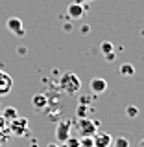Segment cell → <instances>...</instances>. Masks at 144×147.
Listing matches in <instances>:
<instances>
[{
  "instance_id": "1",
  "label": "cell",
  "mask_w": 144,
  "mask_h": 147,
  "mask_svg": "<svg viewBox=\"0 0 144 147\" xmlns=\"http://www.w3.org/2000/svg\"><path fill=\"white\" fill-rule=\"evenodd\" d=\"M59 88H61L67 96H72V94H78L81 88V81L80 77L76 76L74 72H65L61 76V79H59Z\"/></svg>"
},
{
  "instance_id": "2",
  "label": "cell",
  "mask_w": 144,
  "mask_h": 147,
  "mask_svg": "<svg viewBox=\"0 0 144 147\" xmlns=\"http://www.w3.org/2000/svg\"><path fill=\"white\" fill-rule=\"evenodd\" d=\"M8 131H9V132H13L15 136H26L28 132H30V125H28V119H26V118L17 116L15 119H13V121H9Z\"/></svg>"
},
{
  "instance_id": "3",
  "label": "cell",
  "mask_w": 144,
  "mask_h": 147,
  "mask_svg": "<svg viewBox=\"0 0 144 147\" xmlns=\"http://www.w3.org/2000/svg\"><path fill=\"white\" fill-rule=\"evenodd\" d=\"M6 28L9 31H11L15 37H24L26 33V30H24V24H22V20L18 17H11V18H8L6 20Z\"/></svg>"
},
{
  "instance_id": "4",
  "label": "cell",
  "mask_w": 144,
  "mask_h": 147,
  "mask_svg": "<svg viewBox=\"0 0 144 147\" xmlns=\"http://www.w3.org/2000/svg\"><path fill=\"white\" fill-rule=\"evenodd\" d=\"M78 129H80V134L81 136H94V132H96V121H92L91 118H80Z\"/></svg>"
},
{
  "instance_id": "5",
  "label": "cell",
  "mask_w": 144,
  "mask_h": 147,
  "mask_svg": "<svg viewBox=\"0 0 144 147\" xmlns=\"http://www.w3.org/2000/svg\"><path fill=\"white\" fill-rule=\"evenodd\" d=\"M68 138H70V123L67 119H63V121L57 123V129H55V140L59 144H65Z\"/></svg>"
},
{
  "instance_id": "6",
  "label": "cell",
  "mask_w": 144,
  "mask_h": 147,
  "mask_svg": "<svg viewBox=\"0 0 144 147\" xmlns=\"http://www.w3.org/2000/svg\"><path fill=\"white\" fill-rule=\"evenodd\" d=\"M89 88L94 96H100L107 90V81H105L104 77H92L91 83H89Z\"/></svg>"
},
{
  "instance_id": "7",
  "label": "cell",
  "mask_w": 144,
  "mask_h": 147,
  "mask_svg": "<svg viewBox=\"0 0 144 147\" xmlns=\"http://www.w3.org/2000/svg\"><path fill=\"white\" fill-rule=\"evenodd\" d=\"M13 88V79L9 74L0 70V96H8Z\"/></svg>"
},
{
  "instance_id": "8",
  "label": "cell",
  "mask_w": 144,
  "mask_h": 147,
  "mask_svg": "<svg viewBox=\"0 0 144 147\" xmlns=\"http://www.w3.org/2000/svg\"><path fill=\"white\" fill-rule=\"evenodd\" d=\"M92 142H94V147H111L113 136H111L109 132H94Z\"/></svg>"
},
{
  "instance_id": "9",
  "label": "cell",
  "mask_w": 144,
  "mask_h": 147,
  "mask_svg": "<svg viewBox=\"0 0 144 147\" xmlns=\"http://www.w3.org/2000/svg\"><path fill=\"white\" fill-rule=\"evenodd\" d=\"M67 13H68V17H70V18L78 20V18H81V17H83V13H85V7H83V4L72 2V4H68Z\"/></svg>"
},
{
  "instance_id": "10",
  "label": "cell",
  "mask_w": 144,
  "mask_h": 147,
  "mask_svg": "<svg viewBox=\"0 0 144 147\" xmlns=\"http://www.w3.org/2000/svg\"><path fill=\"white\" fill-rule=\"evenodd\" d=\"M46 105H48V98H46L44 94H35L33 98H31V107L35 110H44Z\"/></svg>"
},
{
  "instance_id": "11",
  "label": "cell",
  "mask_w": 144,
  "mask_h": 147,
  "mask_svg": "<svg viewBox=\"0 0 144 147\" xmlns=\"http://www.w3.org/2000/svg\"><path fill=\"white\" fill-rule=\"evenodd\" d=\"M118 74L122 77H133V76H135V66H133V64H129V63H124V64H120Z\"/></svg>"
},
{
  "instance_id": "12",
  "label": "cell",
  "mask_w": 144,
  "mask_h": 147,
  "mask_svg": "<svg viewBox=\"0 0 144 147\" xmlns=\"http://www.w3.org/2000/svg\"><path fill=\"white\" fill-rule=\"evenodd\" d=\"M0 114H2V118L6 119V121L9 123V121H13L17 116H18V112H17V109L15 107H8V109H2L0 110Z\"/></svg>"
},
{
  "instance_id": "13",
  "label": "cell",
  "mask_w": 144,
  "mask_h": 147,
  "mask_svg": "<svg viewBox=\"0 0 144 147\" xmlns=\"http://www.w3.org/2000/svg\"><path fill=\"white\" fill-rule=\"evenodd\" d=\"M126 116L129 119H135L139 116V107H137V105H128V107H126Z\"/></svg>"
},
{
  "instance_id": "14",
  "label": "cell",
  "mask_w": 144,
  "mask_h": 147,
  "mask_svg": "<svg viewBox=\"0 0 144 147\" xmlns=\"http://www.w3.org/2000/svg\"><path fill=\"white\" fill-rule=\"evenodd\" d=\"M113 147H129V140L124 136H118V138H113Z\"/></svg>"
},
{
  "instance_id": "15",
  "label": "cell",
  "mask_w": 144,
  "mask_h": 147,
  "mask_svg": "<svg viewBox=\"0 0 144 147\" xmlns=\"http://www.w3.org/2000/svg\"><path fill=\"white\" fill-rule=\"evenodd\" d=\"M115 50V46H113V42H109V40H104V42L100 44V52L104 53V55H107V53H111Z\"/></svg>"
},
{
  "instance_id": "16",
  "label": "cell",
  "mask_w": 144,
  "mask_h": 147,
  "mask_svg": "<svg viewBox=\"0 0 144 147\" xmlns=\"http://www.w3.org/2000/svg\"><path fill=\"white\" fill-rule=\"evenodd\" d=\"M80 145H81V147H94L92 136H81V138H80Z\"/></svg>"
},
{
  "instance_id": "17",
  "label": "cell",
  "mask_w": 144,
  "mask_h": 147,
  "mask_svg": "<svg viewBox=\"0 0 144 147\" xmlns=\"http://www.w3.org/2000/svg\"><path fill=\"white\" fill-rule=\"evenodd\" d=\"M8 144V129H0V147Z\"/></svg>"
},
{
  "instance_id": "18",
  "label": "cell",
  "mask_w": 144,
  "mask_h": 147,
  "mask_svg": "<svg viewBox=\"0 0 144 147\" xmlns=\"http://www.w3.org/2000/svg\"><path fill=\"white\" fill-rule=\"evenodd\" d=\"M65 144H68L70 147H78V145H80V140H74V138H68V140L65 142Z\"/></svg>"
},
{
  "instance_id": "19",
  "label": "cell",
  "mask_w": 144,
  "mask_h": 147,
  "mask_svg": "<svg viewBox=\"0 0 144 147\" xmlns=\"http://www.w3.org/2000/svg\"><path fill=\"white\" fill-rule=\"evenodd\" d=\"M104 57H105V61H107V63H113V61H115V52H111V53H107V55H104Z\"/></svg>"
},
{
  "instance_id": "20",
  "label": "cell",
  "mask_w": 144,
  "mask_h": 147,
  "mask_svg": "<svg viewBox=\"0 0 144 147\" xmlns=\"http://www.w3.org/2000/svg\"><path fill=\"white\" fill-rule=\"evenodd\" d=\"M78 4H85V2H94V0H76Z\"/></svg>"
},
{
  "instance_id": "21",
  "label": "cell",
  "mask_w": 144,
  "mask_h": 147,
  "mask_svg": "<svg viewBox=\"0 0 144 147\" xmlns=\"http://www.w3.org/2000/svg\"><path fill=\"white\" fill-rule=\"evenodd\" d=\"M139 147H144V138H142L141 142H139Z\"/></svg>"
},
{
  "instance_id": "22",
  "label": "cell",
  "mask_w": 144,
  "mask_h": 147,
  "mask_svg": "<svg viewBox=\"0 0 144 147\" xmlns=\"http://www.w3.org/2000/svg\"><path fill=\"white\" fill-rule=\"evenodd\" d=\"M48 147H59L57 144H48Z\"/></svg>"
},
{
  "instance_id": "23",
  "label": "cell",
  "mask_w": 144,
  "mask_h": 147,
  "mask_svg": "<svg viewBox=\"0 0 144 147\" xmlns=\"http://www.w3.org/2000/svg\"><path fill=\"white\" fill-rule=\"evenodd\" d=\"M0 110H2V107H0Z\"/></svg>"
}]
</instances>
